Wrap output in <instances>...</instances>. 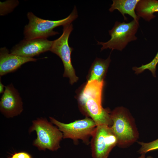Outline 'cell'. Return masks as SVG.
<instances>
[{"label":"cell","instance_id":"1","mask_svg":"<svg viewBox=\"0 0 158 158\" xmlns=\"http://www.w3.org/2000/svg\"><path fill=\"white\" fill-rule=\"evenodd\" d=\"M104 85V81L87 82L79 95L78 103L82 110L93 120L97 126H111L112 124L111 112L102 106Z\"/></svg>","mask_w":158,"mask_h":158},{"label":"cell","instance_id":"2","mask_svg":"<svg viewBox=\"0 0 158 158\" xmlns=\"http://www.w3.org/2000/svg\"><path fill=\"white\" fill-rule=\"evenodd\" d=\"M112 124L110 126L118 140L117 145L128 146L136 141L138 133L134 120L126 108L119 107L111 112Z\"/></svg>","mask_w":158,"mask_h":158},{"label":"cell","instance_id":"3","mask_svg":"<svg viewBox=\"0 0 158 158\" xmlns=\"http://www.w3.org/2000/svg\"><path fill=\"white\" fill-rule=\"evenodd\" d=\"M27 16L28 24L25 26L24 31L26 39L46 38L54 35L59 33L53 30L58 26L71 23L78 17L76 7L74 6L71 14L67 17L60 20H51L40 18L31 12H28Z\"/></svg>","mask_w":158,"mask_h":158},{"label":"cell","instance_id":"4","mask_svg":"<svg viewBox=\"0 0 158 158\" xmlns=\"http://www.w3.org/2000/svg\"><path fill=\"white\" fill-rule=\"evenodd\" d=\"M29 128V133L35 131L37 137L32 143L40 150L47 149L57 150L60 147V143L63 138L62 133L57 127L54 126L46 118H38L32 121Z\"/></svg>","mask_w":158,"mask_h":158},{"label":"cell","instance_id":"5","mask_svg":"<svg viewBox=\"0 0 158 158\" xmlns=\"http://www.w3.org/2000/svg\"><path fill=\"white\" fill-rule=\"evenodd\" d=\"M139 27V21L134 20L128 23L116 21L109 31L111 39L106 42L97 41V44L102 45L101 51L109 48L122 51L129 43L137 39L135 34Z\"/></svg>","mask_w":158,"mask_h":158},{"label":"cell","instance_id":"6","mask_svg":"<svg viewBox=\"0 0 158 158\" xmlns=\"http://www.w3.org/2000/svg\"><path fill=\"white\" fill-rule=\"evenodd\" d=\"M49 118L50 122L62 133L63 138L70 139L76 142L80 140L87 145L90 143V138L92 137L97 126L93 120L87 116L68 123L61 122L51 117Z\"/></svg>","mask_w":158,"mask_h":158},{"label":"cell","instance_id":"7","mask_svg":"<svg viewBox=\"0 0 158 158\" xmlns=\"http://www.w3.org/2000/svg\"><path fill=\"white\" fill-rule=\"evenodd\" d=\"M63 27L62 34L59 38L53 41L50 51L61 59L64 67L63 76L68 78L70 83L73 84L78 79L75 75L71 61V55L73 48L70 47L68 41L69 36L73 29V26L71 23Z\"/></svg>","mask_w":158,"mask_h":158},{"label":"cell","instance_id":"8","mask_svg":"<svg viewBox=\"0 0 158 158\" xmlns=\"http://www.w3.org/2000/svg\"><path fill=\"white\" fill-rule=\"evenodd\" d=\"M117 143V138L110 126H96L90 141L92 158H107Z\"/></svg>","mask_w":158,"mask_h":158},{"label":"cell","instance_id":"9","mask_svg":"<svg viewBox=\"0 0 158 158\" xmlns=\"http://www.w3.org/2000/svg\"><path fill=\"white\" fill-rule=\"evenodd\" d=\"M23 110V103L18 91L12 83L5 86L0 101L1 113L6 117L11 118L20 114Z\"/></svg>","mask_w":158,"mask_h":158},{"label":"cell","instance_id":"10","mask_svg":"<svg viewBox=\"0 0 158 158\" xmlns=\"http://www.w3.org/2000/svg\"><path fill=\"white\" fill-rule=\"evenodd\" d=\"M53 43V41L46 38L25 39L14 46L11 53L23 56L32 58L50 51Z\"/></svg>","mask_w":158,"mask_h":158},{"label":"cell","instance_id":"11","mask_svg":"<svg viewBox=\"0 0 158 158\" xmlns=\"http://www.w3.org/2000/svg\"><path fill=\"white\" fill-rule=\"evenodd\" d=\"M37 59L14 54L9 53L5 47L1 48L0 50V76L15 71L26 63L36 61Z\"/></svg>","mask_w":158,"mask_h":158},{"label":"cell","instance_id":"12","mask_svg":"<svg viewBox=\"0 0 158 158\" xmlns=\"http://www.w3.org/2000/svg\"><path fill=\"white\" fill-rule=\"evenodd\" d=\"M140 0H113V3L109 8L110 12L118 10L123 16L124 20H127L125 14H128L133 20L139 21L140 18L137 15L135 9Z\"/></svg>","mask_w":158,"mask_h":158},{"label":"cell","instance_id":"13","mask_svg":"<svg viewBox=\"0 0 158 158\" xmlns=\"http://www.w3.org/2000/svg\"><path fill=\"white\" fill-rule=\"evenodd\" d=\"M137 15L145 20L149 22L154 18V13L158 12V1L140 0L135 9Z\"/></svg>","mask_w":158,"mask_h":158},{"label":"cell","instance_id":"14","mask_svg":"<svg viewBox=\"0 0 158 158\" xmlns=\"http://www.w3.org/2000/svg\"><path fill=\"white\" fill-rule=\"evenodd\" d=\"M110 61V56L106 59L96 58L91 66L87 82L104 81Z\"/></svg>","mask_w":158,"mask_h":158},{"label":"cell","instance_id":"15","mask_svg":"<svg viewBox=\"0 0 158 158\" xmlns=\"http://www.w3.org/2000/svg\"><path fill=\"white\" fill-rule=\"evenodd\" d=\"M158 63V51L151 61L147 64L142 65L139 67H134L133 69L137 74L142 72L145 70L148 69L151 72L153 76L156 77V67Z\"/></svg>","mask_w":158,"mask_h":158},{"label":"cell","instance_id":"16","mask_svg":"<svg viewBox=\"0 0 158 158\" xmlns=\"http://www.w3.org/2000/svg\"><path fill=\"white\" fill-rule=\"evenodd\" d=\"M138 143L141 146L138 152L141 154L158 149V139L149 142H139Z\"/></svg>","mask_w":158,"mask_h":158},{"label":"cell","instance_id":"17","mask_svg":"<svg viewBox=\"0 0 158 158\" xmlns=\"http://www.w3.org/2000/svg\"><path fill=\"white\" fill-rule=\"evenodd\" d=\"M8 158H32L28 153L25 152H15L12 154L11 156Z\"/></svg>","mask_w":158,"mask_h":158},{"label":"cell","instance_id":"18","mask_svg":"<svg viewBox=\"0 0 158 158\" xmlns=\"http://www.w3.org/2000/svg\"><path fill=\"white\" fill-rule=\"evenodd\" d=\"M5 87L2 83L1 80L0 81V93H3L5 90Z\"/></svg>","mask_w":158,"mask_h":158},{"label":"cell","instance_id":"19","mask_svg":"<svg viewBox=\"0 0 158 158\" xmlns=\"http://www.w3.org/2000/svg\"><path fill=\"white\" fill-rule=\"evenodd\" d=\"M138 158H145V154H141V156Z\"/></svg>","mask_w":158,"mask_h":158},{"label":"cell","instance_id":"20","mask_svg":"<svg viewBox=\"0 0 158 158\" xmlns=\"http://www.w3.org/2000/svg\"><path fill=\"white\" fill-rule=\"evenodd\" d=\"M146 158H154L150 156H149L147 157H146Z\"/></svg>","mask_w":158,"mask_h":158}]
</instances>
